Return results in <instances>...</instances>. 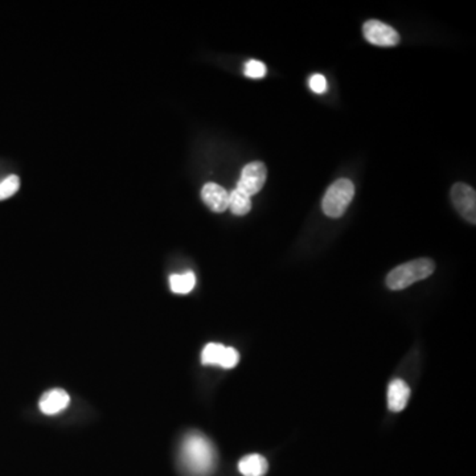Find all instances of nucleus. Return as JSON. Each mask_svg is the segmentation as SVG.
Returning a JSON list of instances; mask_svg holds the SVG:
<instances>
[{"mask_svg": "<svg viewBox=\"0 0 476 476\" xmlns=\"http://www.w3.org/2000/svg\"><path fill=\"white\" fill-rule=\"evenodd\" d=\"M177 462L184 476H210L217 463L215 444L200 431H190L181 441Z\"/></svg>", "mask_w": 476, "mask_h": 476, "instance_id": "obj_1", "label": "nucleus"}, {"mask_svg": "<svg viewBox=\"0 0 476 476\" xmlns=\"http://www.w3.org/2000/svg\"><path fill=\"white\" fill-rule=\"evenodd\" d=\"M435 269V265L428 258H419L392 270L386 277V286L390 290H402L413 284L426 279Z\"/></svg>", "mask_w": 476, "mask_h": 476, "instance_id": "obj_2", "label": "nucleus"}, {"mask_svg": "<svg viewBox=\"0 0 476 476\" xmlns=\"http://www.w3.org/2000/svg\"><path fill=\"white\" fill-rule=\"evenodd\" d=\"M355 196V186L349 179H339L326 192L321 209L331 219L341 217Z\"/></svg>", "mask_w": 476, "mask_h": 476, "instance_id": "obj_3", "label": "nucleus"}, {"mask_svg": "<svg viewBox=\"0 0 476 476\" xmlns=\"http://www.w3.org/2000/svg\"><path fill=\"white\" fill-rule=\"evenodd\" d=\"M268 177L266 166L262 161H252L246 164L238 180L237 190L244 192L249 197L264 188Z\"/></svg>", "mask_w": 476, "mask_h": 476, "instance_id": "obj_4", "label": "nucleus"}, {"mask_svg": "<svg viewBox=\"0 0 476 476\" xmlns=\"http://www.w3.org/2000/svg\"><path fill=\"white\" fill-rule=\"evenodd\" d=\"M365 40L377 47H395L399 43L398 32L380 20H368L363 26Z\"/></svg>", "mask_w": 476, "mask_h": 476, "instance_id": "obj_5", "label": "nucleus"}, {"mask_svg": "<svg viewBox=\"0 0 476 476\" xmlns=\"http://www.w3.org/2000/svg\"><path fill=\"white\" fill-rule=\"evenodd\" d=\"M451 200L460 216L471 224H476V193L464 183H457L451 188Z\"/></svg>", "mask_w": 476, "mask_h": 476, "instance_id": "obj_6", "label": "nucleus"}, {"mask_svg": "<svg viewBox=\"0 0 476 476\" xmlns=\"http://www.w3.org/2000/svg\"><path fill=\"white\" fill-rule=\"evenodd\" d=\"M239 361V353L232 347H225L219 343L206 344L201 352V363L204 365H220L225 369H232Z\"/></svg>", "mask_w": 476, "mask_h": 476, "instance_id": "obj_7", "label": "nucleus"}, {"mask_svg": "<svg viewBox=\"0 0 476 476\" xmlns=\"http://www.w3.org/2000/svg\"><path fill=\"white\" fill-rule=\"evenodd\" d=\"M201 199L209 209L221 213L229 206V193L221 186L216 183H206L201 190Z\"/></svg>", "mask_w": 476, "mask_h": 476, "instance_id": "obj_8", "label": "nucleus"}, {"mask_svg": "<svg viewBox=\"0 0 476 476\" xmlns=\"http://www.w3.org/2000/svg\"><path fill=\"white\" fill-rule=\"evenodd\" d=\"M69 402H70L69 395L63 389L54 388V389L48 390L47 393H44L40 398L39 408L47 415H54L57 413L63 412V409H66Z\"/></svg>", "mask_w": 476, "mask_h": 476, "instance_id": "obj_9", "label": "nucleus"}, {"mask_svg": "<svg viewBox=\"0 0 476 476\" xmlns=\"http://www.w3.org/2000/svg\"><path fill=\"white\" fill-rule=\"evenodd\" d=\"M410 397V388L405 381H392L388 388V408L390 412H402L408 405Z\"/></svg>", "mask_w": 476, "mask_h": 476, "instance_id": "obj_10", "label": "nucleus"}, {"mask_svg": "<svg viewBox=\"0 0 476 476\" xmlns=\"http://www.w3.org/2000/svg\"><path fill=\"white\" fill-rule=\"evenodd\" d=\"M238 470L244 476H265L269 470V463L259 454H250L239 460Z\"/></svg>", "mask_w": 476, "mask_h": 476, "instance_id": "obj_11", "label": "nucleus"}, {"mask_svg": "<svg viewBox=\"0 0 476 476\" xmlns=\"http://www.w3.org/2000/svg\"><path fill=\"white\" fill-rule=\"evenodd\" d=\"M228 208L236 216H245L252 209V200L248 195H245L244 192L236 188L229 193V206Z\"/></svg>", "mask_w": 476, "mask_h": 476, "instance_id": "obj_12", "label": "nucleus"}, {"mask_svg": "<svg viewBox=\"0 0 476 476\" xmlns=\"http://www.w3.org/2000/svg\"><path fill=\"white\" fill-rule=\"evenodd\" d=\"M196 286V277L192 271L174 274L170 277V287L175 294H190Z\"/></svg>", "mask_w": 476, "mask_h": 476, "instance_id": "obj_13", "label": "nucleus"}, {"mask_svg": "<svg viewBox=\"0 0 476 476\" xmlns=\"http://www.w3.org/2000/svg\"><path fill=\"white\" fill-rule=\"evenodd\" d=\"M20 188V179L16 175H11L0 181V201L10 199Z\"/></svg>", "mask_w": 476, "mask_h": 476, "instance_id": "obj_14", "label": "nucleus"}, {"mask_svg": "<svg viewBox=\"0 0 476 476\" xmlns=\"http://www.w3.org/2000/svg\"><path fill=\"white\" fill-rule=\"evenodd\" d=\"M245 76L249 79H262L266 76L265 63L257 60H250L245 65Z\"/></svg>", "mask_w": 476, "mask_h": 476, "instance_id": "obj_15", "label": "nucleus"}, {"mask_svg": "<svg viewBox=\"0 0 476 476\" xmlns=\"http://www.w3.org/2000/svg\"><path fill=\"white\" fill-rule=\"evenodd\" d=\"M310 88H311L313 92H315L317 95L324 93L326 89H327V82H326L324 76H321V75H314V76L310 79Z\"/></svg>", "mask_w": 476, "mask_h": 476, "instance_id": "obj_16", "label": "nucleus"}]
</instances>
